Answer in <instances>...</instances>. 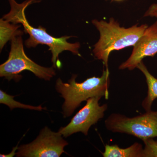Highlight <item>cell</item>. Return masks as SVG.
<instances>
[{
	"instance_id": "obj_1",
	"label": "cell",
	"mask_w": 157,
	"mask_h": 157,
	"mask_svg": "<svg viewBox=\"0 0 157 157\" xmlns=\"http://www.w3.org/2000/svg\"><path fill=\"white\" fill-rule=\"evenodd\" d=\"M8 1L11 6V10L8 14L3 16V18L14 24L22 25L25 32L29 36V38L25 41L27 47H36L39 44L48 46L52 54V62L54 68L60 66L59 63V56L63 52L69 51L74 54L79 55L78 49L80 48V43H71L67 42L68 39L72 36H64L56 38L48 34L46 29L41 26L38 28H35L29 24L26 17L25 10L30 5L36 3L37 0H26L20 4L17 2L15 0Z\"/></svg>"
},
{
	"instance_id": "obj_2",
	"label": "cell",
	"mask_w": 157,
	"mask_h": 157,
	"mask_svg": "<svg viewBox=\"0 0 157 157\" xmlns=\"http://www.w3.org/2000/svg\"><path fill=\"white\" fill-rule=\"evenodd\" d=\"M93 24L100 33L99 41L94 46L95 56L101 60L106 69H108V58L113 51L120 50L135 45L144 31L148 27L146 24L138 26L137 25L129 28L120 26L114 18H109V21L94 19Z\"/></svg>"
},
{
	"instance_id": "obj_3",
	"label": "cell",
	"mask_w": 157,
	"mask_h": 157,
	"mask_svg": "<svg viewBox=\"0 0 157 157\" xmlns=\"http://www.w3.org/2000/svg\"><path fill=\"white\" fill-rule=\"evenodd\" d=\"M76 75H73L68 82H63L58 78L56 89L64 99L62 106L64 117L72 115L75 109L80 106L82 102L93 97L109 98L110 84L109 70H103L101 77L88 78L82 82H76Z\"/></svg>"
},
{
	"instance_id": "obj_4",
	"label": "cell",
	"mask_w": 157,
	"mask_h": 157,
	"mask_svg": "<svg viewBox=\"0 0 157 157\" xmlns=\"http://www.w3.org/2000/svg\"><path fill=\"white\" fill-rule=\"evenodd\" d=\"M22 34H17L11 39L9 58L0 66V76L9 81L13 79L17 82L22 77L20 73L28 70L38 78L50 80L56 74L54 68L42 67L27 56L24 49Z\"/></svg>"
},
{
	"instance_id": "obj_5",
	"label": "cell",
	"mask_w": 157,
	"mask_h": 157,
	"mask_svg": "<svg viewBox=\"0 0 157 157\" xmlns=\"http://www.w3.org/2000/svg\"><path fill=\"white\" fill-rule=\"evenodd\" d=\"M106 128L114 133L132 135L143 140L157 137V111L128 117L120 113L110 114L105 121Z\"/></svg>"
},
{
	"instance_id": "obj_6",
	"label": "cell",
	"mask_w": 157,
	"mask_h": 157,
	"mask_svg": "<svg viewBox=\"0 0 157 157\" xmlns=\"http://www.w3.org/2000/svg\"><path fill=\"white\" fill-rule=\"evenodd\" d=\"M59 132H52L48 127L41 130L33 141L18 147L16 156L18 157H59L65 147L68 145Z\"/></svg>"
},
{
	"instance_id": "obj_7",
	"label": "cell",
	"mask_w": 157,
	"mask_h": 157,
	"mask_svg": "<svg viewBox=\"0 0 157 157\" xmlns=\"http://www.w3.org/2000/svg\"><path fill=\"white\" fill-rule=\"evenodd\" d=\"M101 98L95 97L88 99L86 105L73 117L70 123L59 129V133L65 138L77 132L87 135L90 127L104 117L108 108L107 104L101 106L99 104Z\"/></svg>"
},
{
	"instance_id": "obj_8",
	"label": "cell",
	"mask_w": 157,
	"mask_h": 157,
	"mask_svg": "<svg viewBox=\"0 0 157 157\" xmlns=\"http://www.w3.org/2000/svg\"><path fill=\"white\" fill-rule=\"evenodd\" d=\"M157 53V21L144 31L134 46L128 59L121 64L120 70H133L146 57H154Z\"/></svg>"
},
{
	"instance_id": "obj_9",
	"label": "cell",
	"mask_w": 157,
	"mask_h": 157,
	"mask_svg": "<svg viewBox=\"0 0 157 157\" xmlns=\"http://www.w3.org/2000/svg\"><path fill=\"white\" fill-rule=\"evenodd\" d=\"M143 150V145L138 142H135L126 148H121L117 144H106L103 156L104 157H142Z\"/></svg>"
},
{
	"instance_id": "obj_10",
	"label": "cell",
	"mask_w": 157,
	"mask_h": 157,
	"mask_svg": "<svg viewBox=\"0 0 157 157\" xmlns=\"http://www.w3.org/2000/svg\"><path fill=\"white\" fill-rule=\"evenodd\" d=\"M137 68L140 70L145 76L148 88L147 95L142 101L141 105L145 111H150L151 110L153 103L157 98V78L149 72L143 62H140Z\"/></svg>"
},
{
	"instance_id": "obj_11",
	"label": "cell",
	"mask_w": 157,
	"mask_h": 157,
	"mask_svg": "<svg viewBox=\"0 0 157 157\" xmlns=\"http://www.w3.org/2000/svg\"><path fill=\"white\" fill-rule=\"evenodd\" d=\"M1 49L2 50L6 42L11 40L17 34L23 33L22 31L18 30L17 29L20 26L16 24H10V22L6 20L1 18Z\"/></svg>"
},
{
	"instance_id": "obj_12",
	"label": "cell",
	"mask_w": 157,
	"mask_h": 157,
	"mask_svg": "<svg viewBox=\"0 0 157 157\" xmlns=\"http://www.w3.org/2000/svg\"><path fill=\"white\" fill-rule=\"evenodd\" d=\"M14 96L10 95L2 90H0V103L7 105L11 110L15 108H22L37 111H41L43 109H46V108L42 107L41 105L36 107L20 103L14 100Z\"/></svg>"
},
{
	"instance_id": "obj_13",
	"label": "cell",
	"mask_w": 157,
	"mask_h": 157,
	"mask_svg": "<svg viewBox=\"0 0 157 157\" xmlns=\"http://www.w3.org/2000/svg\"><path fill=\"white\" fill-rule=\"evenodd\" d=\"M142 140L144 144L142 157H157V140L148 138Z\"/></svg>"
},
{
	"instance_id": "obj_14",
	"label": "cell",
	"mask_w": 157,
	"mask_h": 157,
	"mask_svg": "<svg viewBox=\"0 0 157 157\" xmlns=\"http://www.w3.org/2000/svg\"><path fill=\"white\" fill-rule=\"evenodd\" d=\"M147 16L157 17V3L152 4L150 6L144 14V17Z\"/></svg>"
},
{
	"instance_id": "obj_15",
	"label": "cell",
	"mask_w": 157,
	"mask_h": 157,
	"mask_svg": "<svg viewBox=\"0 0 157 157\" xmlns=\"http://www.w3.org/2000/svg\"><path fill=\"white\" fill-rule=\"evenodd\" d=\"M18 145H17V146L15 147H13V149H12V151H11V152L9 154L7 155H4V154H1L0 155V157H14L15 155H16V153L17 152H16V151L18 149Z\"/></svg>"
},
{
	"instance_id": "obj_16",
	"label": "cell",
	"mask_w": 157,
	"mask_h": 157,
	"mask_svg": "<svg viewBox=\"0 0 157 157\" xmlns=\"http://www.w3.org/2000/svg\"><path fill=\"white\" fill-rule=\"evenodd\" d=\"M113 1H116V2H122L124 0H113Z\"/></svg>"
}]
</instances>
